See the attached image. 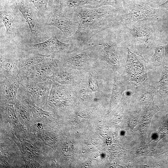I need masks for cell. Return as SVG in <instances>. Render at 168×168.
Wrapping results in <instances>:
<instances>
[{
  "label": "cell",
  "instance_id": "1",
  "mask_svg": "<svg viewBox=\"0 0 168 168\" xmlns=\"http://www.w3.org/2000/svg\"><path fill=\"white\" fill-rule=\"evenodd\" d=\"M72 18L78 24L77 30L70 38L78 45L86 44L99 33L119 25L120 12L104 7L79 8Z\"/></svg>",
  "mask_w": 168,
  "mask_h": 168
},
{
  "label": "cell",
  "instance_id": "2",
  "mask_svg": "<svg viewBox=\"0 0 168 168\" xmlns=\"http://www.w3.org/2000/svg\"><path fill=\"white\" fill-rule=\"evenodd\" d=\"M0 48L20 50L26 43H31L28 24L13 0H1Z\"/></svg>",
  "mask_w": 168,
  "mask_h": 168
},
{
  "label": "cell",
  "instance_id": "3",
  "mask_svg": "<svg viewBox=\"0 0 168 168\" xmlns=\"http://www.w3.org/2000/svg\"><path fill=\"white\" fill-rule=\"evenodd\" d=\"M14 4L27 22L31 35V43L43 42L52 35L49 26L46 25L43 17L29 0H13Z\"/></svg>",
  "mask_w": 168,
  "mask_h": 168
},
{
  "label": "cell",
  "instance_id": "4",
  "mask_svg": "<svg viewBox=\"0 0 168 168\" xmlns=\"http://www.w3.org/2000/svg\"><path fill=\"white\" fill-rule=\"evenodd\" d=\"M14 141L21 151L24 159L36 161L44 168H51L52 164L56 163L55 151L39 138L30 134L28 138Z\"/></svg>",
  "mask_w": 168,
  "mask_h": 168
},
{
  "label": "cell",
  "instance_id": "5",
  "mask_svg": "<svg viewBox=\"0 0 168 168\" xmlns=\"http://www.w3.org/2000/svg\"><path fill=\"white\" fill-rule=\"evenodd\" d=\"M55 59L43 62L28 67L21 68L17 76L21 85L27 86L45 82L57 70Z\"/></svg>",
  "mask_w": 168,
  "mask_h": 168
},
{
  "label": "cell",
  "instance_id": "6",
  "mask_svg": "<svg viewBox=\"0 0 168 168\" xmlns=\"http://www.w3.org/2000/svg\"><path fill=\"white\" fill-rule=\"evenodd\" d=\"M0 168H26L23 155L15 142L0 133Z\"/></svg>",
  "mask_w": 168,
  "mask_h": 168
},
{
  "label": "cell",
  "instance_id": "7",
  "mask_svg": "<svg viewBox=\"0 0 168 168\" xmlns=\"http://www.w3.org/2000/svg\"><path fill=\"white\" fill-rule=\"evenodd\" d=\"M161 9L151 7L142 2L130 5L126 10L120 12V25L127 26L156 17Z\"/></svg>",
  "mask_w": 168,
  "mask_h": 168
},
{
  "label": "cell",
  "instance_id": "8",
  "mask_svg": "<svg viewBox=\"0 0 168 168\" xmlns=\"http://www.w3.org/2000/svg\"><path fill=\"white\" fill-rule=\"evenodd\" d=\"M71 45L64 43L52 34L46 40L38 43H26L21 47L20 50L23 52L32 53L45 55L55 56L68 51Z\"/></svg>",
  "mask_w": 168,
  "mask_h": 168
},
{
  "label": "cell",
  "instance_id": "9",
  "mask_svg": "<svg viewBox=\"0 0 168 168\" xmlns=\"http://www.w3.org/2000/svg\"><path fill=\"white\" fill-rule=\"evenodd\" d=\"M43 17L46 25L58 29L66 39H70L78 28V24L73 18L62 13L52 5H49Z\"/></svg>",
  "mask_w": 168,
  "mask_h": 168
},
{
  "label": "cell",
  "instance_id": "10",
  "mask_svg": "<svg viewBox=\"0 0 168 168\" xmlns=\"http://www.w3.org/2000/svg\"><path fill=\"white\" fill-rule=\"evenodd\" d=\"M0 125L11 129L17 139L27 138L30 135L17 118L14 105L0 102Z\"/></svg>",
  "mask_w": 168,
  "mask_h": 168
},
{
  "label": "cell",
  "instance_id": "11",
  "mask_svg": "<svg viewBox=\"0 0 168 168\" xmlns=\"http://www.w3.org/2000/svg\"><path fill=\"white\" fill-rule=\"evenodd\" d=\"M21 53L18 49L0 48V78L17 77Z\"/></svg>",
  "mask_w": 168,
  "mask_h": 168
},
{
  "label": "cell",
  "instance_id": "12",
  "mask_svg": "<svg viewBox=\"0 0 168 168\" xmlns=\"http://www.w3.org/2000/svg\"><path fill=\"white\" fill-rule=\"evenodd\" d=\"M126 61V70L129 80L137 85L146 78L147 70L146 63L142 57L137 53L128 48Z\"/></svg>",
  "mask_w": 168,
  "mask_h": 168
},
{
  "label": "cell",
  "instance_id": "13",
  "mask_svg": "<svg viewBox=\"0 0 168 168\" xmlns=\"http://www.w3.org/2000/svg\"><path fill=\"white\" fill-rule=\"evenodd\" d=\"M28 132L35 137L41 139L44 144L56 151L57 140L55 129L41 123H36L27 128Z\"/></svg>",
  "mask_w": 168,
  "mask_h": 168
},
{
  "label": "cell",
  "instance_id": "14",
  "mask_svg": "<svg viewBox=\"0 0 168 168\" xmlns=\"http://www.w3.org/2000/svg\"><path fill=\"white\" fill-rule=\"evenodd\" d=\"M0 102L15 105L21 85L17 77L0 78Z\"/></svg>",
  "mask_w": 168,
  "mask_h": 168
},
{
  "label": "cell",
  "instance_id": "15",
  "mask_svg": "<svg viewBox=\"0 0 168 168\" xmlns=\"http://www.w3.org/2000/svg\"><path fill=\"white\" fill-rule=\"evenodd\" d=\"M52 84L53 82L49 79L45 82L25 87L30 93L33 103L38 107L42 108L48 99Z\"/></svg>",
  "mask_w": 168,
  "mask_h": 168
},
{
  "label": "cell",
  "instance_id": "16",
  "mask_svg": "<svg viewBox=\"0 0 168 168\" xmlns=\"http://www.w3.org/2000/svg\"><path fill=\"white\" fill-rule=\"evenodd\" d=\"M132 40L136 43L147 46L152 44L154 40V31L152 27L147 24L133 26L128 30Z\"/></svg>",
  "mask_w": 168,
  "mask_h": 168
},
{
  "label": "cell",
  "instance_id": "17",
  "mask_svg": "<svg viewBox=\"0 0 168 168\" xmlns=\"http://www.w3.org/2000/svg\"><path fill=\"white\" fill-rule=\"evenodd\" d=\"M54 59L55 56L53 55H45L21 51L19 58V66L20 70Z\"/></svg>",
  "mask_w": 168,
  "mask_h": 168
},
{
  "label": "cell",
  "instance_id": "18",
  "mask_svg": "<svg viewBox=\"0 0 168 168\" xmlns=\"http://www.w3.org/2000/svg\"><path fill=\"white\" fill-rule=\"evenodd\" d=\"M14 108L19 121L27 129L35 123L32 112L26 105L17 100Z\"/></svg>",
  "mask_w": 168,
  "mask_h": 168
},
{
  "label": "cell",
  "instance_id": "19",
  "mask_svg": "<svg viewBox=\"0 0 168 168\" xmlns=\"http://www.w3.org/2000/svg\"><path fill=\"white\" fill-rule=\"evenodd\" d=\"M34 5L40 15L43 17L49 7L47 0H29Z\"/></svg>",
  "mask_w": 168,
  "mask_h": 168
},
{
  "label": "cell",
  "instance_id": "20",
  "mask_svg": "<svg viewBox=\"0 0 168 168\" xmlns=\"http://www.w3.org/2000/svg\"><path fill=\"white\" fill-rule=\"evenodd\" d=\"M165 53V49L163 46L157 47L152 56V61L156 64H161L164 58Z\"/></svg>",
  "mask_w": 168,
  "mask_h": 168
},
{
  "label": "cell",
  "instance_id": "21",
  "mask_svg": "<svg viewBox=\"0 0 168 168\" xmlns=\"http://www.w3.org/2000/svg\"><path fill=\"white\" fill-rule=\"evenodd\" d=\"M160 87L161 90H168V69L166 68L162 72L160 81Z\"/></svg>",
  "mask_w": 168,
  "mask_h": 168
},
{
  "label": "cell",
  "instance_id": "22",
  "mask_svg": "<svg viewBox=\"0 0 168 168\" xmlns=\"http://www.w3.org/2000/svg\"><path fill=\"white\" fill-rule=\"evenodd\" d=\"M26 168H44L37 161L28 159H24Z\"/></svg>",
  "mask_w": 168,
  "mask_h": 168
},
{
  "label": "cell",
  "instance_id": "23",
  "mask_svg": "<svg viewBox=\"0 0 168 168\" xmlns=\"http://www.w3.org/2000/svg\"><path fill=\"white\" fill-rule=\"evenodd\" d=\"M105 3H108L112 5H118V0H104Z\"/></svg>",
  "mask_w": 168,
  "mask_h": 168
},
{
  "label": "cell",
  "instance_id": "24",
  "mask_svg": "<svg viewBox=\"0 0 168 168\" xmlns=\"http://www.w3.org/2000/svg\"><path fill=\"white\" fill-rule=\"evenodd\" d=\"M160 6L161 7L166 8L168 10V0L164 3L160 5Z\"/></svg>",
  "mask_w": 168,
  "mask_h": 168
},
{
  "label": "cell",
  "instance_id": "25",
  "mask_svg": "<svg viewBox=\"0 0 168 168\" xmlns=\"http://www.w3.org/2000/svg\"><path fill=\"white\" fill-rule=\"evenodd\" d=\"M165 91V92H166V93H167V94H168V90L167 91Z\"/></svg>",
  "mask_w": 168,
  "mask_h": 168
}]
</instances>
